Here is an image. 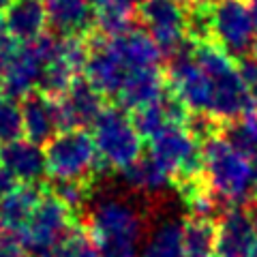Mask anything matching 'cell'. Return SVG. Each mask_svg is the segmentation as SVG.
<instances>
[{
  "label": "cell",
  "instance_id": "cell-8",
  "mask_svg": "<svg viewBox=\"0 0 257 257\" xmlns=\"http://www.w3.org/2000/svg\"><path fill=\"white\" fill-rule=\"evenodd\" d=\"M212 43L236 60L253 54L255 30L248 0H212Z\"/></svg>",
  "mask_w": 257,
  "mask_h": 257
},
{
  "label": "cell",
  "instance_id": "cell-9",
  "mask_svg": "<svg viewBox=\"0 0 257 257\" xmlns=\"http://www.w3.org/2000/svg\"><path fill=\"white\" fill-rule=\"evenodd\" d=\"M142 24L148 28V35L155 39L163 58L172 56L189 41L184 35V9L174 0H144L140 5Z\"/></svg>",
  "mask_w": 257,
  "mask_h": 257
},
{
  "label": "cell",
  "instance_id": "cell-34",
  "mask_svg": "<svg viewBox=\"0 0 257 257\" xmlns=\"http://www.w3.org/2000/svg\"><path fill=\"white\" fill-rule=\"evenodd\" d=\"M248 11H251V22L255 30V41H257V0H248Z\"/></svg>",
  "mask_w": 257,
  "mask_h": 257
},
{
  "label": "cell",
  "instance_id": "cell-4",
  "mask_svg": "<svg viewBox=\"0 0 257 257\" xmlns=\"http://www.w3.org/2000/svg\"><path fill=\"white\" fill-rule=\"evenodd\" d=\"M47 176L52 180H79L96 184L101 176V161L96 146L86 128L58 131L45 144Z\"/></svg>",
  "mask_w": 257,
  "mask_h": 257
},
{
  "label": "cell",
  "instance_id": "cell-17",
  "mask_svg": "<svg viewBox=\"0 0 257 257\" xmlns=\"http://www.w3.org/2000/svg\"><path fill=\"white\" fill-rule=\"evenodd\" d=\"M165 92V82L159 69H133L128 71L122 88L116 94L118 107L124 111H135L144 105H150L161 99V94Z\"/></svg>",
  "mask_w": 257,
  "mask_h": 257
},
{
  "label": "cell",
  "instance_id": "cell-32",
  "mask_svg": "<svg viewBox=\"0 0 257 257\" xmlns=\"http://www.w3.org/2000/svg\"><path fill=\"white\" fill-rule=\"evenodd\" d=\"M246 214H248V221H251L253 234H255V238H257V199H251V202H248Z\"/></svg>",
  "mask_w": 257,
  "mask_h": 257
},
{
  "label": "cell",
  "instance_id": "cell-25",
  "mask_svg": "<svg viewBox=\"0 0 257 257\" xmlns=\"http://www.w3.org/2000/svg\"><path fill=\"white\" fill-rule=\"evenodd\" d=\"M131 122L135 126V131L140 133V138H155L159 131H163V128L170 124V120H167V114H165V107L163 103L155 101L150 103V105H144L140 109L131 111Z\"/></svg>",
  "mask_w": 257,
  "mask_h": 257
},
{
  "label": "cell",
  "instance_id": "cell-19",
  "mask_svg": "<svg viewBox=\"0 0 257 257\" xmlns=\"http://www.w3.org/2000/svg\"><path fill=\"white\" fill-rule=\"evenodd\" d=\"M41 195V184H18L9 195L0 199V229L22 234Z\"/></svg>",
  "mask_w": 257,
  "mask_h": 257
},
{
  "label": "cell",
  "instance_id": "cell-35",
  "mask_svg": "<svg viewBox=\"0 0 257 257\" xmlns=\"http://www.w3.org/2000/svg\"><path fill=\"white\" fill-rule=\"evenodd\" d=\"M251 197L257 199V161H253V174H251Z\"/></svg>",
  "mask_w": 257,
  "mask_h": 257
},
{
  "label": "cell",
  "instance_id": "cell-26",
  "mask_svg": "<svg viewBox=\"0 0 257 257\" xmlns=\"http://www.w3.org/2000/svg\"><path fill=\"white\" fill-rule=\"evenodd\" d=\"M24 135L22 107L9 96H0V144H9Z\"/></svg>",
  "mask_w": 257,
  "mask_h": 257
},
{
  "label": "cell",
  "instance_id": "cell-16",
  "mask_svg": "<svg viewBox=\"0 0 257 257\" xmlns=\"http://www.w3.org/2000/svg\"><path fill=\"white\" fill-rule=\"evenodd\" d=\"M47 24L60 37H86L94 30L90 0H47Z\"/></svg>",
  "mask_w": 257,
  "mask_h": 257
},
{
  "label": "cell",
  "instance_id": "cell-14",
  "mask_svg": "<svg viewBox=\"0 0 257 257\" xmlns=\"http://www.w3.org/2000/svg\"><path fill=\"white\" fill-rule=\"evenodd\" d=\"M109 52L128 69H159L163 52L146 30L128 28L118 37H105Z\"/></svg>",
  "mask_w": 257,
  "mask_h": 257
},
{
  "label": "cell",
  "instance_id": "cell-30",
  "mask_svg": "<svg viewBox=\"0 0 257 257\" xmlns=\"http://www.w3.org/2000/svg\"><path fill=\"white\" fill-rule=\"evenodd\" d=\"M15 187H18V180H15L13 176L0 165V199H3L5 195H9Z\"/></svg>",
  "mask_w": 257,
  "mask_h": 257
},
{
  "label": "cell",
  "instance_id": "cell-33",
  "mask_svg": "<svg viewBox=\"0 0 257 257\" xmlns=\"http://www.w3.org/2000/svg\"><path fill=\"white\" fill-rule=\"evenodd\" d=\"M77 257H101V253H99V248L94 246V242H92V240H88V242H86V246L82 248V253H79Z\"/></svg>",
  "mask_w": 257,
  "mask_h": 257
},
{
  "label": "cell",
  "instance_id": "cell-2",
  "mask_svg": "<svg viewBox=\"0 0 257 257\" xmlns=\"http://www.w3.org/2000/svg\"><path fill=\"white\" fill-rule=\"evenodd\" d=\"M193 58L212 84L210 116L214 120L225 124L246 111L257 109V101L244 88L234 58H229L216 43H193Z\"/></svg>",
  "mask_w": 257,
  "mask_h": 257
},
{
  "label": "cell",
  "instance_id": "cell-21",
  "mask_svg": "<svg viewBox=\"0 0 257 257\" xmlns=\"http://www.w3.org/2000/svg\"><path fill=\"white\" fill-rule=\"evenodd\" d=\"M142 257H187L182 244V223L176 219H165L155 229H150Z\"/></svg>",
  "mask_w": 257,
  "mask_h": 257
},
{
  "label": "cell",
  "instance_id": "cell-20",
  "mask_svg": "<svg viewBox=\"0 0 257 257\" xmlns=\"http://www.w3.org/2000/svg\"><path fill=\"white\" fill-rule=\"evenodd\" d=\"M120 176H122V182L128 189L140 193V195H146V197L163 195V193L167 189H172V184H174L172 176L167 174L150 155L133 161L131 165L120 172Z\"/></svg>",
  "mask_w": 257,
  "mask_h": 257
},
{
  "label": "cell",
  "instance_id": "cell-23",
  "mask_svg": "<svg viewBox=\"0 0 257 257\" xmlns=\"http://www.w3.org/2000/svg\"><path fill=\"white\" fill-rule=\"evenodd\" d=\"M216 221L189 216L182 221V244L187 257H214Z\"/></svg>",
  "mask_w": 257,
  "mask_h": 257
},
{
  "label": "cell",
  "instance_id": "cell-10",
  "mask_svg": "<svg viewBox=\"0 0 257 257\" xmlns=\"http://www.w3.org/2000/svg\"><path fill=\"white\" fill-rule=\"evenodd\" d=\"M56 103H58L60 131L92 126L96 116L105 107L103 105V96L94 90L86 77H75L73 84L69 86V90Z\"/></svg>",
  "mask_w": 257,
  "mask_h": 257
},
{
  "label": "cell",
  "instance_id": "cell-13",
  "mask_svg": "<svg viewBox=\"0 0 257 257\" xmlns=\"http://www.w3.org/2000/svg\"><path fill=\"white\" fill-rule=\"evenodd\" d=\"M253 242L255 234L246 208L229 206L216 221L214 257H246Z\"/></svg>",
  "mask_w": 257,
  "mask_h": 257
},
{
  "label": "cell",
  "instance_id": "cell-39",
  "mask_svg": "<svg viewBox=\"0 0 257 257\" xmlns=\"http://www.w3.org/2000/svg\"><path fill=\"white\" fill-rule=\"evenodd\" d=\"M39 3H43V0H39Z\"/></svg>",
  "mask_w": 257,
  "mask_h": 257
},
{
  "label": "cell",
  "instance_id": "cell-28",
  "mask_svg": "<svg viewBox=\"0 0 257 257\" xmlns=\"http://www.w3.org/2000/svg\"><path fill=\"white\" fill-rule=\"evenodd\" d=\"M24 253L26 248H24L20 234L0 229V257H24Z\"/></svg>",
  "mask_w": 257,
  "mask_h": 257
},
{
  "label": "cell",
  "instance_id": "cell-11",
  "mask_svg": "<svg viewBox=\"0 0 257 257\" xmlns=\"http://www.w3.org/2000/svg\"><path fill=\"white\" fill-rule=\"evenodd\" d=\"M0 165L22 184H41L47 178L45 150L28 140H15L3 144Z\"/></svg>",
  "mask_w": 257,
  "mask_h": 257
},
{
  "label": "cell",
  "instance_id": "cell-24",
  "mask_svg": "<svg viewBox=\"0 0 257 257\" xmlns=\"http://www.w3.org/2000/svg\"><path fill=\"white\" fill-rule=\"evenodd\" d=\"M73 79H75V71L67 67L62 60L56 58L43 67L37 88H39V92L50 96V99H60L69 90V86L73 84Z\"/></svg>",
  "mask_w": 257,
  "mask_h": 257
},
{
  "label": "cell",
  "instance_id": "cell-22",
  "mask_svg": "<svg viewBox=\"0 0 257 257\" xmlns=\"http://www.w3.org/2000/svg\"><path fill=\"white\" fill-rule=\"evenodd\" d=\"M223 140L248 161H257V109L238 116L221 128Z\"/></svg>",
  "mask_w": 257,
  "mask_h": 257
},
{
  "label": "cell",
  "instance_id": "cell-6",
  "mask_svg": "<svg viewBox=\"0 0 257 257\" xmlns=\"http://www.w3.org/2000/svg\"><path fill=\"white\" fill-rule=\"evenodd\" d=\"M150 157L172 176L174 187L204 178L202 144L187 131V126L167 124L150 138Z\"/></svg>",
  "mask_w": 257,
  "mask_h": 257
},
{
  "label": "cell",
  "instance_id": "cell-7",
  "mask_svg": "<svg viewBox=\"0 0 257 257\" xmlns=\"http://www.w3.org/2000/svg\"><path fill=\"white\" fill-rule=\"evenodd\" d=\"M79 223V219L64 206L54 193H45L35 206L26 227L22 229V242L26 251H32L35 257L43 255L47 248L62 240L71 229Z\"/></svg>",
  "mask_w": 257,
  "mask_h": 257
},
{
  "label": "cell",
  "instance_id": "cell-1",
  "mask_svg": "<svg viewBox=\"0 0 257 257\" xmlns=\"http://www.w3.org/2000/svg\"><path fill=\"white\" fill-rule=\"evenodd\" d=\"M84 227L101 257H138L146 236V216L138 204L107 195L86 208Z\"/></svg>",
  "mask_w": 257,
  "mask_h": 257
},
{
  "label": "cell",
  "instance_id": "cell-12",
  "mask_svg": "<svg viewBox=\"0 0 257 257\" xmlns=\"http://www.w3.org/2000/svg\"><path fill=\"white\" fill-rule=\"evenodd\" d=\"M43 67L45 64L32 50V45L24 43L15 50L13 58L0 75V90L13 101H22L24 96H28L37 88Z\"/></svg>",
  "mask_w": 257,
  "mask_h": 257
},
{
  "label": "cell",
  "instance_id": "cell-27",
  "mask_svg": "<svg viewBox=\"0 0 257 257\" xmlns=\"http://www.w3.org/2000/svg\"><path fill=\"white\" fill-rule=\"evenodd\" d=\"M236 69L248 94L257 101V54H248L244 58H240L236 62Z\"/></svg>",
  "mask_w": 257,
  "mask_h": 257
},
{
  "label": "cell",
  "instance_id": "cell-31",
  "mask_svg": "<svg viewBox=\"0 0 257 257\" xmlns=\"http://www.w3.org/2000/svg\"><path fill=\"white\" fill-rule=\"evenodd\" d=\"M103 3H114L118 7H122V9H128V11L135 13V9H140V5L144 3V0H101L99 5H103ZM99 5H96V7H99Z\"/></svg>",
  "mask_w": 257,
  "mask_h": 257
},
{
  "label": "cell",
  "instance_id": "cell-3",
  "mask_svg": "<svg viewBox=\"0 0 257 257\" xmlns=\"http://www.w3.org/2000/svg\"><path fill=\"white\" fill-rule=\"evenodd\" d=\"M202 159L208 189L225 206H240L251 197L253 163L231 148L221 133L202 144Z\"/></svg>",
  "mask_w": 257,
  "mask_h": 257
},
{
  "label": "cell",
  "instance_id": "cell-18",
  "mask_svg": "<svg viewBox=\"0 0 257 257\" xmlns=\"http://www.w3.org/2000/svg\"><path fill=\"white\" fill-rule=\"evenodd\" d=\"M3 22L15 41L32 43L47 28L45 5L39 0H13V5L5 11Z\"/></svg>",
  "mask_w": 257,
  "mask_h": 257
},
{
  "label": "cell",
  "instance_id": "cell-15",
  "mask_svg": "<svg viewBox=\"0 0 257 257\" xmlns=\"http://www.w3.org/2000/svg\"><path fill=\"white\" fill-rule=\"evenodd\" d=\"M22 126L26 140L43 146L60 131L58 103L41 92H30L22 99Z\"/></svg>",
  "mask_w": 257,
  "mask_h": 257
},
{
  "label": "cell",
  "instance_id": "cell-38",
  "mask_svg": "<svg viewBox=\"0 0 257 257\" xmlns=\"http://www.w3.org/2000/svg\"><path fill=\"white\" fill-rule=\"evenodd\" d=\"M174 3H178V5H187V3H191V0H174Z\"/></svg>",
  "mask_w": 257,
  "mask_h": 257
},
{
  "label": "cell",
  "instance_id": "cell-36",
  "mask_svg": "<svg viewBox=\"0 0 257 257\" xmlns=\"http://www.w3.org/2000/svg\"><path fill=\"white\" fill-rule=\"evenodd\" d=\"M13 5V0H0V13H5Z\"/></svg>",
  "mask_w": 257,
  "mask_h": 257
},
{
  "label": "cell",
  "instance_id": "cell-37",
  "mask_svg": "<svg viewBox=\"0 0 257 257\" xmlns=\"http://www.w3.org/2000/svg\"><path fill=\"white\" fill-rule=\"evenodd\" d=\"M246 257H257V238H255V242L251 244V248H248V253Z\"/></svg>",
  "mask_w": 257,
  "mask_h": 257
},
{
  "label": "cell",
  "instance_id": "cell-29",
  "mask_svg": "<svg viewBox=\"0 0 257 257\" xmlns=\"http://www.w3.org/2000/svg\"><path fill=\"white\" fill-rule=\"evenodd\" d=\"M15 50H18V45H15V39L9 35V30H7L5 22L0 20V75H3V71L7 69V64H9V60L13 58Z\"/></svg>",
  "mask_w": 257,
  "mask_h": 257
},
{
  "label": "cell",
  "instance_id": "cell-5",
  "mask_svg": "<svg viewBox=\"0 0 257 257\" xmlns=\"http://www.w3.org/2000/svg\"><path fill=\"white\" fill-rule=\"evenodd\" d=\"M92 140L101 165L122 172L142 157V138L135 131L131 116L122 107L109 105L92 122Z\"/></svg>",
  "mask_w": 257,
  "mask_h": 257
},
{
  "label": "cell",
  "instance_id": "cell-40",
  "mask_svg": "<svg viewBox=\"0 0 257 257\" xmlns=\"http://www.w3.org/2000/svg\"><path fill=\"white\" fill-rule=\"evenodd\" d=\"M255 54H257V52H255Z\"/></svg>",
  "mask_w": 257,
  "mask_h": 257
}]
</instances>
